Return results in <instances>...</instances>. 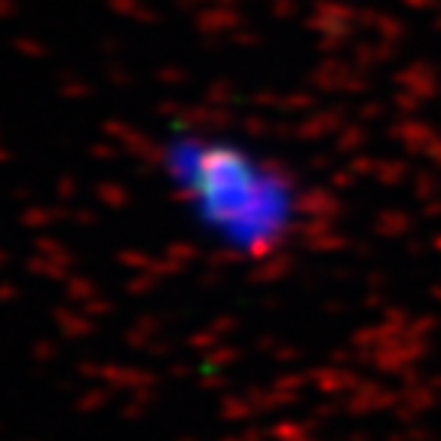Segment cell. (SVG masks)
Returning <instances> with one entry per match:
<instances>
[{"label": "cell", "mask_w": 441, "mask_h": 441, "mask_svg": "<svg viewBox=\"0 0 441 441\" xmlns=\"http://www.w3.org/2000/svg\"><path fill=\"white\" fill-rule=\"evenodd\" d=\"M166 172L199 224L242 258L282 249L301 220L294 178L242 144L178 135L166 144Z\"/></svg>", "instance_id": "1"}]
</instances>
